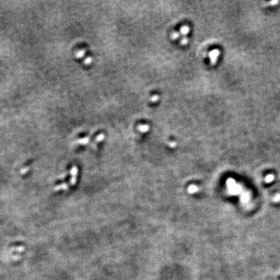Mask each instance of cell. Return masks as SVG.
<instances>
[{"mask_svg":"<svg viewBox=\"0 0 280 280\" xmlns=\"http://www.w3.org/2000/svg\"><path fill=\"white\" fill-rule=\"evenodd\" d=\"M219 55V51L218 49H214L212 52H209V58H210L211 65H215Z\"/></svg>","mask_w":280,"mask_h":280,"instance_id":"6da1fadb","label":"cell"},{"mask_svg":"<svg viewBox=\"0 0 280 280\" xmlns=\"http://www.w3.org/2000/svg\"><path fill=\"white\" fill-rule=\"evenodd\" d=\"M92 58H91V57H87V58H86V59H85V62H84V63H85V65H90V64L91 63V62H92Z\"/></svg>","mask_w":280,"mask_h":280,"instance_id":"5b68a950","label":"cell"},{"mask_svg":"<svg viewBox=\"0 0 280 280\" xmlns=\"http://www.w3.org/2000/svg\"><path fill=\"white\" fill-rule=\"evenodd\" d=\"M189 31H190V28L188 27V26H183L182 28H181V30H180V31H181V34H183V35H186V34H188V33H189Z\"/></svg>","mask_w":280,"mask_h":280,"instance_id":"3957f363","label":"cell"},{"mask_svg":"<svg viewBox=\"0 0 280 280\" xmlns=\"http://www.w3.org/2000/svg\"><path fill=\"white\" fill-rule=\"evenodd\" d=\"M188 39L186 38V37H184L183 39H182V44H184V45H185V44H186L187 43H188Z\"/></svg>","mask_w":280,"mask_h":280,"instance_id":"9c48e42d","label":"cell"},{"mask_svg":"<svg viewBox=\"0 0 280 280\" xmlns=\"http://www.w3.org/2000/svg\"><path fill=\"white\" fill-rule=\"evenodd\" d=\"M138 128H139V130L141 132H148V130H149V126L148 125H141L138 127Z\"/></svg>","mask_w":280,"mask_h":280,"instance_id":"7a4b0ae2","label":"cell"},{"mask_svg":"<svg viewBox=\"0 0 280 280\" xmlns=\"http://www.w3.org/2000/svg\"><path fill=\"white\" fill-rule=\"evenodd\" d=\"M278 3V1H272V2H269V4H271V5H276V4Z\"/></svg>","mask_w":280,"mask_h":280,"instance_id":"8fae6325","label":"cell"},{"mask_svg":"<svg viewBox=\"0 0 280 280\" xmlns=\"http://www.w3.org/2000/svg\"><path fill=\"white\" fill-rule=\"evenodd\" d=\"M104 134L99 135V136L97 137V139H96V141H97V142L102 141L103 139H104Z\"/></svg>","mask_w":280,"mask_h":280,"instance_id":"8992f818","label":"cell"},{"mask_svg":"<svg viewBox=\"0 0 280 280\" xmlns=\"http://www.w3.org/2000/svg\"><path fill=\"white\" fill-rule=\"evenodd\" d=\"M171 37H172V39H177V38H178V37H179V34H178V33L174 32V33H173V34H172Z\"/></svg>","mask_w":280,"mask_h":280,"instance_id":"ba28073f","label":"cell"},{"mask_svg":"<svg viewBox=\"0 0 280 280\" xmlns=\"http://www.w3.org/2000/svg\"><path fill=\"white\" fill-rule=\"evenodd\" d=\"M158 100H159V96L158 95L153 96V97L152 98H151V101H152V102H157V101H158Z\"/></svg>","mask_w":280,"mask_h":280,"instance_id":"52a82bcc","label":"cell"},{"mask_svg":"<svg viewBox=\"0 0 280 280\" xmlns=\"http://www.w3.org/2000/svg\"><path fill=\"white\" fill-rule=\"evenodd\" d=\"M86 141L87 142L89 141V138H84L83 139H81V140H80V143H83V142H84V144H86Z\"/></svg>","mask_w":280,"mask_h":280,"instance_id":"30bf717a","label":"cell"},{"mask_svg":"<svg viewBox=\"0 0 280 280\" xmlns=\"http://www.w3.org/2000/svg\"><path fill=\"white\" fill-rule=\"evenodd\" d=\"M84 54H85V50H81V51H79V52H77V54H76V57H77V58H82V57L83 56V55H84Z\"/></svg>","mask_w":280,"mask_h":280,"instance_id":"277c9868","label":"cell"}]
</instances>
